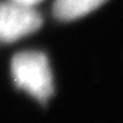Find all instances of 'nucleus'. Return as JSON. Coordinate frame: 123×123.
I'll use <instances>...</instances> for the list:
<instances>
[{
    "label": "nucleus",
    "mask_w": 123,
    "mask_h": 123,
    "mask_svg": "<svg viewBox=\"0 0 123 123\" xmlns=\"http://www.w3.org/2000/svg\"><path fill=\"white\" fill-rule=\"evenodd\" d=\"M11 73L18 88L41 103H47L53 94L52 71L44 53L27 51L15 55L11 62Z\"/></svg>",
    "instance_id": "1"
},
{
    "label": "nucleus",
    "mask_w": 123,
    "mask_h": 123,
    "mask_svg": "<svg viewBox=\"0 0 123 123\" xmlns=\"http://www.w3.org/2000/svg\"><path fill=\"white\" fill-rule=\"evenodd\" d=\"M43 18L34 6L18 1L0 3V41L14 43L38 30Z\"/></svg>",
    "instance_id": "2"
},
{
    "label": "nucleus",
    "mask_w": 123,
    "mask_h": 123,
    "mask_svg": "<svg viewBox=\"0 0 123 123\" xmlns=\"http://www.w3.org/2000/svg\"><path fill=\"white\" fill-rule=\"evenodd\" d=\"M107 0H55L52 12L60 21H74L88 15Z\"/></svg>",
    "instance_id": "3"
},
{
    "label": "nucleus",
    "mask_w": 123,
    "mask_h": 123,
    "mask_svg": "<svg viewBox=\"0 0 123 123\" xmlns=\"http://www.w3.org/2000/svg\"><path fill=\"white\" fill-rule=\"evenodd\" d=\"M12 1H18V3H22V4H27V6H36L37 3H40L41 0H12Z\"/></svg>",
    "instance_id": "4"
}]
</instances>
